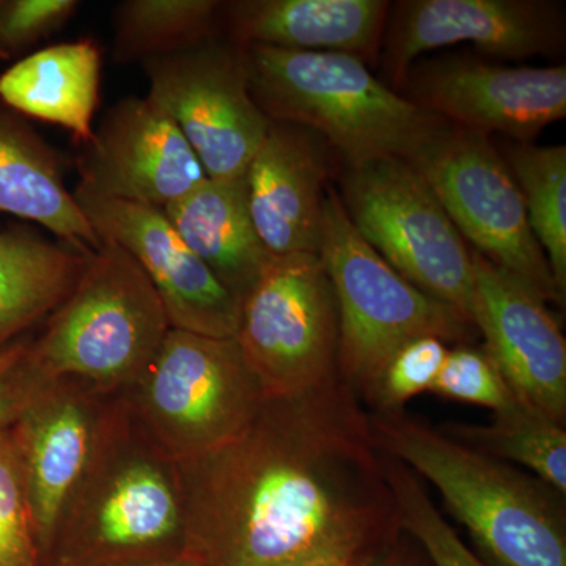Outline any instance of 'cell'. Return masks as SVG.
Wrapping results in <instances>:
<instances>
[{
    "instance_id": "32",
    "label": "cell",
    "mask_w": 566,
    "mask_h": 566,
    "mask_svg": "<svg viewBox=\"0 0 566 566\" xmlns=\"http://www.w3.org/2000/svg\"><path fill=\"white\" fill-rule=\"evenodd\" d=\"M29 342L18 340L0 349V427H9L31 400L43 379L29 363Z\"/></svg>"
},
{
    "instance_id": "9",
    "label": "cell",
    "mask_w": 566,
    "mask_h": 566,
    "mask_svg": "<svg viewBox=\"0 0 566 566\" xmlns=\"http://www.w3.org/2000/svg\"><path fill=\"white\" fill-rule=\"evenodd\" d=\"M406 163L422 175L474 251L526 282L546 303L565 304L515 178L490 137L444 123Z\"/></svg>"
},
{
    "instance_id": "4",
    "label": "cell",
    "mask_w": 566,
    "mask_h": 566,
    "mask_svg": "<svg viewBox=\"0 0 566 566\" xmlns=\"http://www.w3.org/2000/svg\"><path fill=\"white\" fill-rule=\"evenodd\" d=\"M243 52L249 91L270 122L319 134L346 167L406 161L447 123L398 95L353 55L263 44Z\"/></svg>"
},
{
    "instance_id": "24",
    "label": "cell",
    "mask_w": 566,
    "mask_h": 566,
    "mask_svg": "<svg viewBox=\"0 0 566 566\" xmlns=\"http://www.w3.org/2000/svg\"><path fill=\"white\" fill-rule=\"evenodd\" d=\"M438 430L495 460L523 465L566 495L565 424L535 408L516 400L495 411L488 424L444 423Z\"/></svg>"
},
{
    "instance_id": "1",
    "label": "cell",
    "mask_w": 566,
    "mask_h": 566,
    "mask_svg": "<svg viewBox=\"0 0 566 566\" xmlns=\"http://www.w3.org/2000/svg\"><path fill=\"white\" fill-rule=\"evenodd\" d=\"M175 463L182 553L200 566H290L401 531L368 412L340 375L264 398L232 442Z\"/></svg>"
},
{
    "instance_id": "31",
    "label": "cell",
    "mask_w": 566,
    "mask_h": 566,
    "mask_svg": "<svg viewBox=\"0 0 566 566\" xmlns=\"http://www.w3.org/2000/svg\"><path fill=\"white\" fill-rule=\"evenodd\" d=\"M80 7L77 0H2L0 61L18 57L61 31Z\"/></svg>"
},
{
    "instance_id": "6",
    "label": "cell",
    "mask_w": 566,
    "mask_h": 566,
    "mask_svg": "<svg viewBox=\"0 0 566 566\" xmlns=\"http://www.w3.org/2000/svg\"><path fill=\"white\" fill-rule=\"evenodd\" d=\"M318 256L338 308V375L370 406L386 365L420 337L472 344L476 333L452 305L401 277L354 229L333 186L324 199Z\"/></svg>"
},
{
    "instance_id": "2",
    "label": "cell",
    "mask_w": 566,
    "mask_h": 566,
    "mask_svg": "<svg viewBox=\"0 0 566 566\" xmlns=\"http://www.w3.org/2000/svg\"><path fill=\"white\" fill-rule=\"evenodd\" d=\"M371 441L427 480L488 566H566L565 494L405 411L368 412Z\"/></svg>"
},
{
    "instance_id": "17",
    "label": "cell",
    "mask_w": 566,
    "mask_h": 566,
    "mask_svg": "<svg viewBox=\"0 0 566 566\" xmlns=\"http://www.w3.org/2000/svg\"><path fill=\"white\" fill-rule=\"evenodd\" d=\"M474 326L521 403L566 423V342L535 290L472 249Z\"/></svg>"
},
{
    "instance_id": "33",
    "label": "cell",
    "mask_w": 566,
    "mask_h": 566,
    "mask_svg": "<svg viewBox=\"0 0 566 566\" xmlns=\"http://www.w3.org/2000/svg\"><path fill=\"white\" fill-rule=\"evenodd\" d=\"M398 534L386 536V538L364 539V542L324 547V549L316 551L311 556L301 558L290 566H371L376 557L397 538Z\"/></svg>"
},
{
    "instance_id": "29",
    "label": "cell",
    "mask_w": 566,
    "mask_h": 566,
    "mask_svg": "<svg viewBox=\"0 0 566 566\" xmlns=\"http://www.w3.org/2000/svg\"><path fill=\"white\" fill-rule=\"evenodd\" d=\"M0 566H40V551L9 427H0Z\"/></svg>"
},
{
    "instance_id": "28",
    "label": "cell",
    "mask_w": 566,
    "mask_h": 566,
    "mask_svg": "<svg viewBox=\"0 0 566 566\" xmlns=\"http://www.w3.org/2000/svg\"><path fill=\"white\" fill-rule=\"evenodd\" d=\"M430 392L446 400L483 406L495 412L515 403L516 397L485 346L455 345Z\"/></svg>"
},
{
    "instance_id": "10",
    "label": "cell",
    "mask_w": 566,
    "mask_h": 566,
    "mask_svg": "<svg viewBox=\"0 0 566 566\" xmlns=\"http://www.w3.org/2000/svg\"><path fill=\"white\" fill-rule=\"evenodd\" d=\"M237 340L264 398L337 378V300L318 253L271 260L241 304Z\"/></svg>"
},
{
    "instance_id": "12",
    "label": "cell",
    "mask_w": 566,
    "mask_h": 566,
    "mask_svg": "<svg viewBox=\"0 0 566 566\" xmlns=\"http://www.w3.org/2000/svg\"><path fill=\"white\" fill-rule=\"evenodd\" d=\"M118 405L120 395L99 392L76 379H54L43 381L10 424L40 566Z\"/></svg>"
},
{
    "instance_id": "15",
    "label": "cell",
    "mask_w": 566,
    "mask_h": 566,
    "mask_svg": "<svg viewBox=\"0 0 566 566\" xmlns=\"http://www.w3.org/2000/svg\"><path fill=\"white\" fill-rule=\"evenodd\" d=\"M382 66L394 85L420 55L458 43L510 61L553 54L565 44V14L546 0H409L395 7Z\"/></svg>"
},
{
    "instance_id": "16",
    "label": "cell",
    "mask_w": 566,
    "mask_h": 566,
    "mask_svg": "<svg viewBox=\"0 0 566 566\" xmlns=\"http://www.w3.org/2000/svg\"><path fill=\"white\" fill-rule=\"evenodd\" d=\"M99 240L114 241L150 279L175 329L237 337L241 301L181 240L163 210L73 191Z\"/></svg>"
},
{
    "instance_id": "5",
    "label": "cell",
    "mask_w": 566,
    "mask_h": 566,
    "mask_svg": "<svg viewBox=\"0 0 566 566\" xmlns=\"http://www.w3.org/2000/svg\"><path fill=\"white\" fill-rule=\"evenodd\" d=\"M170 327L140 264L114 241L102 240L43 334L29 342V363L43 381L76 379L115 395L139 381Z\"/></svg>"
},
{
    "instance_id": "27",
    "label": "cell",
    "mask_w": 566,
    "mask_h": 566,
    "mask_svg": "<svg viewBox=\"0 0 566 566\" xmlns=\"http://www.w3.org/2000/svg\"><path fill=\"white\" fill-rule=\"evenodd\" d=\"M381 464L401 528L422 546L433 566H488L447 523L415 472L385 453Z\"/></svg>"
},
{
    "instance_id": "22",
    "label": "cell",
    "mask_w": 566,
    "mask_h": 566,
    "mask_svg": "<svg viewBox=\"0 0 566 566\" xmlns=\"http://www.w3.org/2000/svg\"><path fill=\"white\" fill-rule=\"evenodd\" d=\"M0 212L43 226L85 252L102 240L62 177L61 156L28 123L0 111Z\"/></svg>"
},
{
    "instance_id": "36",
    "label": "cell",
    "mask_w": 566,
    "mask_h": 566,
    "mask_svg": "<svg viewBox=\"0 0 566 566\" xmlns=\"http://www.w3.org/2000/svg\"><path fill=\"white\" fill-rule=\"evenodd\" d=\"M0 6H2V0H0Z\"/></svg>"
},
{
    "instance_id": "13",
    "label": "cell",
    "mask_w": 566,
    "mask_h": 566,
    "mask_svg": "<svg viewBox=\"0 0 566 566\" xmlns=\"http://www.w3.org/2000/svg\"><path fill=\"white\" fill-rule=\"evenodd\" d=\"M403 87L420 109L483 136L528 142L566 115L564 65L510 66L449 55L416 62Z\"/></svg>"
},
{
    "instance_id": "30",
    "label": "cell",
    "mask_w": 566,
    "mask_h": 566,
    "mask_svg": "<svg viewBox=\"0 0 566 566\" xmlns=\"http://www.w3.org/2000/svg\"><path fill=\"white\" fill-rule=\"evenodd\" d=\"M449 345L436 337H420L395 353L376 386L371 412L403 411L405 405L422 392H430Z\"/></svg>"
},
{
    "instance_id": "35",
    "label": "cell",
    "mask_w": 566,
    "mask_h": 566,
    "mask_svg": "<svg viewBox=\"0 0 566 566\" xmlns=\"http://www.w3.org/2000/svg\"><path fill=\"white\" fill-rule=\"evenodd\" d=\"M133 566H200L199 562L193 560L191 556L182 553L180 556L163 558V560L148 562V564L133 565Z\"/></svg>"
},
{
    "instance_id": "34",
    "label": "cell",
    "mask_w": 566,
    "mask_h": 566,
    "mask_svg": "<svg viewBox=\"0 0 566 566\" xmlns=\"http://www.w3.org/2000/svg\"><path fill=\"white\" fill-rule=\"evenodd\" d=\"M371 566H433L422 546L401 528L397 538L376 557Z\"/></svg>"
},
{
    "instance_id": "20",
    "label": "cell",
    "mask_w": 566,
    "mask_h": 566,
    "mask_svg": "<svg viewBox=\"0 0 566 566\" xmlns=\"http://www.w3.org/2000/svg\"><path fill=\"white\" fill-rule=\"evenodd\" d=\"M163 211L186 245L243 303L274 259L252 221L245 175L207 178Z\"/></svg>"
},
{
    "instance_id": "3",
    "label": "cell",
    "mask_w": 566,
    "mask_h": 566,
    "mask_svg": "<svg viewBox=\"0 0 566 566\" xmlns=\"http://www.w3.org/2000/svg\"><path fill=\"white\" fill-rule=\"evenodd\" d=\"M182 551L177 463L142 430L120 395L41 566H133Z\"/></svg>"
},
{
    "instance_id": "25",
    "label": "cell",
    "mask_w": 566,
    "mask_h": 566,
    "mask_svg": "<svg viewBox=\"0 0 566 566\" xmlns=\"http://www.w3.org/2000/svg\"><path fill=\"white\" fill-rule=\"evenodd\" d=\"M222 33L219 0H125L114 14L112 57L144 63Z\"/></svg>"
},
{
    "instance_id": "18",
    "label": "cell",
    "mask_w": 566,
    "mask_h": 566,
    "mask_svg": "<svg viewBox=\"0 0 566 566\" xmlns=\"http://www.w3.org/2000/svg\"><path fill=\"white\" fill-rule=\"evenodd\" d=\"M333 151L311 129L271 122L245 182L252 221L274 256L318 252Z\"/></svg>"
},
{
    "instance_id": "23",
    "label": "cell",
    "mask_w": 566,
    "mask_h": 566,
    "mask_svg": "<svg viewBox=\"0 0 566 566\" xmlns=\"http://www.w3.org/2000/svg\"><path fill=\"white\" fill-rule=\"evenodd\" d=\"M92 253L21 227L0 232V349L50 318L80 282Z\"/></svg>"
},
{
    "instance_id": "14",
    "label": "cell",
    "mask_w": 566,
    "mask_h": 566,
    "mask_svg": "<svg viewBox=\"0 0 566 566\" xmlns=\"http://www.w3.org/2000/svg\"><path fill=\"white\" fill-rule=\"evenodd\" d=\"M76 167V191L158 210L208 178L172 118L148 96L114 104L81 147Z\"/></svg>"
},
{
    "instance_id": "7",
    "label": "cell",
    "mask_w": 566,
    "mask_h": 566,
    "mask_svg": "<svg viewBox=\"0 0 566 566\" xmlns=\"http://www.w3.org/2000/svg\"><path fill=\"white\" fill-rule=\"evenodd\" d=\"M126 403L148 438L174 461L229 444L264 401L237 337L170 327ZM128 389V390H129Z\"/></svg>"
},
{
    "instance_id": "21",
    "label": "cell",
    "mask_w": 566,
    "mask_h": 566,
    "mask_svg": "<svg viewBox=\"0 0 566 566\" xmlns=\"http://www.w3.org/2000/svg\"><path fill=\"white\" fill-rule=\"evenodd\" d=\"M102 50L93 40L69 41L21 59L0 74V102L25 117L59 125L84 147L93 137Z\"/></svg>"
},
{
    "instance_id": "26",
    "label": "cell",
    "mask_w": 566,
    "mask_h": 566,
    "mask_svg": "<svg viewBox=\"0 0 566 566\" xmlns=\"http://www.w3.org/2000/svg\"><path fill=\"white\" fill-rule=\"evenodd\" d=\"M528 223L545 252L558 292H566V147L521 142L506 150Z\"/></svg>"
},
{
    "instance_id": "8",
    "label": "cell",
    "mask_w": 566,
    "mask_h": 566,
    "mask_svg": "<svg viewBox=\"0 0 566 566\" xmlns=\"http://www.w3.org/2000/svg\"><path fill=\"white\" fill-rule=\"evenodd\" d=\"M340 202L354 229L401 277L474 324V264L433 189L400 158L346 167Z\"/></svg>"
},
{
    "instance_id": "11",
    "label": "cell",
    "mask_w": 566,
    "mask_h": 566,
    "mask_svg": "<svg viewBox=\"0 0 566 566\" xmlns=\"http://www.w3.org/2000/svg\"><path fill=\"white\" fill-rule=\"evenodd\" d=\"M140 65L148 98L172 118L207 177H244L271 122L249 91L243 46L219 33Z\"/></svg>"
},
{
    "instance_id": "19",
    "label": "cell",
    "mask_w": 566,
    "mask_h": 566,
    "mask_svg": "<svg viewBox=\"0 0 566 566\" xmlns=\"http://www.w3.org/2000/svg\"><path fill=\"white\" fill-rule=\"evenodd\" d=\"M382 0H233L222 2V33L240 46L335 52L368 62L385 40Z\"/></svg>"
}]
</instances>
